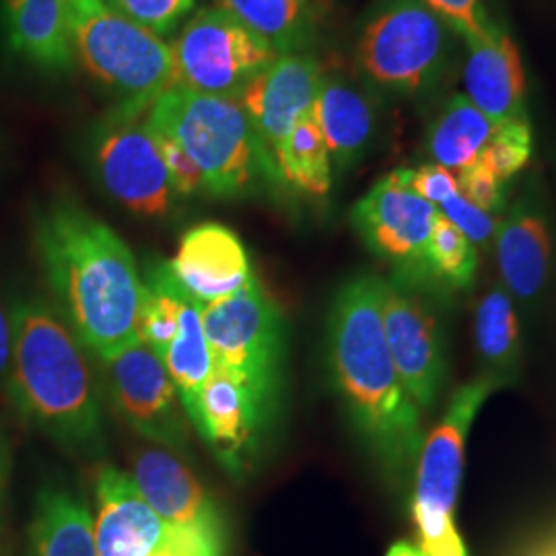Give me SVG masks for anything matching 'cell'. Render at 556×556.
<instances>
[{"instance_id": "obj_16", "label": "cell", "mask_w": 556, "mask_h": 556, "mask_svg": "<svg viewBox=\"0 0 556 556\" xmlns=\"http://www.w3.org/2000/svg\"><path fill=\"white\" fill-rule=\"evenodd\" d=\"M132 478L153 511L172 528L227 542L219 507L197 475L165 450H147L135 459Z\"/></svg>"}, {"instance_id": "obj_41", "label": "cell", "mask_w": 556, "mask_h": 556, "mask_svg": "<svg viewBox=\"0 0 556 556\" xmlns=\"http://www.w3.org/2000/svg\"><path fill=\"white\" fill-rule=\"evenodd\" d=\"M305 2H307V4H309V2H312V0H305Z\"/></svg>"}, {"instance_id": "obj_34", "label": "cell", "mask_w": 556, "mask_h": 556, "mask_svg": "<svg viewBox=\"0 0 556 556\" xmlns=\"http://www.w3.org/2000/svg\"><path fill=\"white\" fill-rule=\"evenodd\" d=\"M457 192L478 208L501 215L505 213V181L498 178L497 174L484 163L477 160L457 172Z\"/></svg>"}, {"instance_id": "obj_14", "label": "cell", "mask_w": 556, "mask_h": 556, "mask_svg": "<svg viewBox=\"0 0 556 556\" xmlns=\"http://www.w3.org/2000/svg\"><path fill=\"white\" fill-rule=\"evenodd\" d=\"M319 80L321 68L314 56L301 52L282 54L239 96L277 190H282L278 161L285 140L293 130L295 122L314 108Z\"/></svg>"}, {"instance_id": "obj_3", "label": "cell", "mask_w": 556, "mask_h": 556, "mask_svg": "<svg viewBox=\"0 0 556 556\" xmlns=\"http://www.w3.org/2000/svg\"><path fill=\"white\" fill-rule=\"evenodd\" d=\"M11 309V402L23 420L60 447L98 456L105 447V418L87 349L66 319L40 299H21Z\"/></svg>"}, {"instance_id": "obj_24", "label": "cell", "mask_w": 556, "mask_h": 556, "mask_svg": "<svg viewBox=\"0 0 556 556\" xmlns=\"http://www.w3.org/2000/svg\"><path fill=\"white\" fill-rule=\"evenodd\" d=\"M495 124L472 101L457 93L445 103L427 135V151L445 169H462L482 155L495 135Z\"/></svg>"}, {"instance_id": "obj_39", "label": "cell", "mask_w": 556, "mask_h": 556, "mask_svg": "<svg viewBox=\"0 0 556 556\" xmlns=\"http://www.w3.org/2000/svg\"><path fill=\"white\" fill-rule=\"evenodd\" d=\"M386 556H425V553L418 548L417 544H410V542H394L390 546V551L386 553Z\"/></svg>"}, {"instance_id": "obj_36", "label": "cell", "mask_w": 556, "mask_h": 556, "mask_svg": "<svg viewBox=\"0 0 556 556\" xmlns=\"http://www.w3.org/2000/svg\"><path fill=\"white\" fill-rule=\"evenodd\" d=\"M438 211L450 223H454L457 229L472 241L475 248L486 250L491 245V241L495 239L497 217L478 208L477 204L464 199L459 192L454 194L452 199L441 202Z\"/></svg>"}, {"instance_id": "obj_26", "label": "cell", "mask_w": 556, "mask_h": 556, "mask_svg": "<svg viewBox=\"0 0 556 556\" xmlns=\"http://www.w3.org/2000/svg\"><path fill=\"white\" fill-rule=\"evenodd\" d=\"M278 174L285 190H293L309 199H326L330 194L334 169L314 110L305 112L295 122L285 140Z\"/></svg>"}, {"instance_id": "obj_40", "label": "cell", "mask_w": 556, "mask_h": 556, "mask_svg": "<svg viewBox=\"0 0 556 556\" xmlns=\"http://www.w3.org/2000/svg\"><path fill=\"white\" fill-rule=\"evenodd\" d=\"M7 477H9V454H7V443L0 433V503L4 495V486H7Z\"/></svg>"}, {"instance_id": "obj_37", "label": "cell", "mask_w": 556, "mask_h": 556, "mask_svg": "<svg viewBox=\"0 0 556 556\" xmlns=\"http://www.w3.org/2000/svg\"><path fill=\"white\" fill-rule=\"evenodd\" d=\"M404 174H406L408 186L417 192L418 197L433 202L435 206L457 194L456 176L438 163H425L417 169L404 167Z\"/></svg>"}, {"instance_id": "obj_17", "label": "cell", "mask_w": 556, "mask_h": 556, "mask_svg": "<svg viewBox=\"0 0 556 556\" xmlns=\"http://www.w3.org/2000/svg\"><path fill=\"white\" fill-rule=\"evenodd\" d=\"M98 517L93 521L98 556H147L161 551L174 528L142 497L132 475L103 468L98 477Z\"/></svg>"}, {"instance_id": "obj_28", "label": "cell", "mask_w": 556, "mask_h": 556, "mask_svg": "<svg viewBox=\"0 0 556 556\" xmlns=\"http://www.w3.org/2000/svg\"><path fill=\"white\" fill-rule=\"evenodd\" d=\"M243 25L270 41L278 54H299L307 38L305 0H217Z\"/></svg>"}, {"instance_id": "obj_4", "label": "cell", "mask_w": 556, "mask_h": 556, "mask_svg": "<svg viewBox=\"0 0 556 556\" xmlns=\"http://www.w3.org/2000/svg\"><path fill=\"white\" fill-rule=\"evenodd\" d=\"M144 124L178 140L199 165L208 197L248 199L264 186L275 188L239 98L208 96L176 85L149 108Z\"/></svg>"}, {"instance_id": "obj_19", "label": "cell", "mask_w": 556, "mask_h": 556, "mask_svg": "<svg viewBox=\"0 0 556 556\" xmlns=\"http://www.w3.org/2000/svg\"><path fill=\"white\" fill-rule=\"evenodd\" d=\"M493 243L509 298L521 305H532L542 293L551 268V236L538 200H517L509 213L498 219Z\"/></svg>"}, {"instance_id": "obj_27", "label": "cell", "mask_w": 556, "mask_h": 556, "mask_svg": "<svg viewBox=\"0 0 556 556\" xmlns=\"http://www.w3.org/2000/svg\"><path fill=\"white\" fill-rule=\"evenodd\" d=\"M200 309H202L200 303L194 299L186 298L181 307L178 337L163 355L167 374L178 390L181 406L190 420L197 413L200 390L215 369L211 349L202 330Z\"/></svg>"}, {"instance_id": "obj_22", "label": "cell", "mask_w": 556, "mask_h": 556, "mask_svg": "<svg viewBox=\"0 0 556 556\" xmlns=\"http://www.w3.org/2000/svg\"><path fill=\"white\" fill-rule=\"evenodd\" d=\"M312 110L328 144L332 169L338 174L351 169L365 155L374 139V101L355 83L321 75Z\"/></svg>"}, {"instance_id": "obj_1", "label": "cell", "mask_w": 556, "mask_h": 556, "mask_svg": "<svg viewBox=\"0 0 556 556\" xmlns=\"http://www.w3.org/2000/svg\"><path fill=\"white\" fill-rule=\"evenodd\" d=\"M34 245L60 312L98 358L139 342L144 280L128 243L79 202L54 199L34 215Z\"/></svg>"}, {"instance_id": "obj_32", "label": "cell", "mask_w": 556, "mask_h": 556, "mask_svg": "<svg viewBox=\"0 0 556 556\" xmlns=\"http://www.w3.org/2000/svg\"><path fill=\"white\" fill-rule=\"evenodd\" d=\"M122 17L139 23L151 34L167 38L197 9V0H103Z\"/></svg>"}, {"instance_id": "obj_30", "label": "cell", "mask_w": 556, "mask_h": 556, "mask_svg": "<svg viewBox=\"0 0 556 556\" xmlns=\"http://www.w3.org/2000/svg\"><path fill=\"white\" fill-rule=\"evenodd\" d=\"M425 264L427 275L438 291H468L477 277L478 250L454 223L439 213L427 245Z\"/></svg>"}, {"instance_id": "obj_11", "label": "cell", "mask_w": 556, "mask_h": 556, "mask_svg": "<svg viewBox=\"0 0 556 556\" xmlns=\"http://www.w3.org/2000/svg\"><path fill=\"white\" fill-rule=\"evenodd\" d=\"M438 206L408 186L404 167L394 169L358 200L351 223L361 241L379 258L396 266L397 280L435 289L427 275V245L438 219Z\"/></svg>"}, {"instance_id": "obj_31", "label": "cell", "mask_w": 556, "mask_h": 556, "mask_svg": "<svg viewBox=\"0 0 556 556\" xmlns=\"http://www.w3.org/2000/svg\"><path fill=\"white\" fill-rule=\"evenodd\" d=\"M532 149L534 139L530 119H514L495 128L493 139L478 160L484 161L507 184L528 165Z\"/></svg>"}, {"instance_id": "obj_5", "label": "cell", "mask_w": 556, "mask_h": 556, "mask_svg": "<svg viewBox=\"0 0 556 556\" xmlns=\"http://www.w3.org/2000/svg\"><path fill=\"white\" fill-rule=\"evenodd\" d=\"M75 60L118 103L114 110L144 116L176 87L172 46L122 17L103 0H66Z\"/></svg>"}, {"instance_id": "obj_10", "label": "cell", "mask_w": 556, "mask_h": 556, "mask_svg": "<svg viewBox=\"0 0 556 556\" xmlns=\"http://www.w3.org/2000/svg\"><path fill=\"white\" fill-rule=\"evenodd\" d=\"M176 85L239 98L241 91L273 66L280 54L238 17L220 7H206L184 23L172 43Z\"/></svg>"}, {"instance_id": "obj_38", "label": "cell", "mask_w": 556, "mask_h": 556, "mask_svg": "<svg viewBox=\"0 0 556 556\" xmlns=\"http://www.w3.org/2000/svg\"><path fill=\"white\" fill-rule=\"evenodd\" d=\"M13 309L7 307L4 299L0 298V388H7L11 358H13Z\"/></svg>"}, {"instance_id": "obj_7", "label": "cell", "mask_w": 556, "mask_h": 556, "mask_svg": "<svg viewBox=\"0 0 556 556\" xmlns=\"http://www.w3.org/2000/svg\"><path fill=\"white\" fill-rule=\"evenodd\" d=\"M495 390L480 378L457 390L433 433L425 439L413 477V517L425 556H468L456 528V503L464 475V452L478 410Z\"/></svg>"}, {"instance_id": "obj_21", "label": "cell", "mask_w": 556, "mask_h": 556, "mask_svg": "<svg viewBox=\"0 0 556 556\" xmlns=\"http://www.w3.org/2000/svg\"><path fill=\"white\" fill-rule=\"evenodd\" d=\"M466 98L495 126L528 119L526 71L511 36L498 29L489 40L468 46L464 64Z\"/></svg>"}, {"instance_id": "obj_9", "label": "cell", "mask_w": 556, "mask_h": 556, "mask_svg": "<svg viewBox=\"0 0 556 556\" xmlns=\"http://www.w3.org/2000/svg\"><path fill=\"white\" fill-rule=\"evenodd\" d=\"M87 157L103 192L130 215L157 220L176 208L179 197L144 116L112 110L91 128Z\"/></svg>"}, {"instance_id": "obj_35", "label": "cell", "mask_w": 556, "mask_h": 556, "mask_svg": "<svg viewBox=\"0 0 556 556\" xmlns=\"http://www.w3.org/2000/svg\"><path fill=\"white\" fill-rule=\"evenodd\" d=\"M149 132L153 135V139L160 147L161 157L165 161L172 186L179 199L206 194V181H204L199 165L190 160V155L179 147L178 140L172 139L169 135L155 130V128H149Z\"/></svg>"}, {"instance_id": "obj_8", "label": "cell", "mask_w": 556, "mask_h": 556, "mask_svg": "<svg viewBox=\"0 0 556 556\" xmlns=\"http://www.w3.org/2000/svg\"><path fill=\"white\" fill-rule=\"evenodd\" d=\"M450 27L420 0H383L363 27V73L397 93L429 89L443 68Z\"/></svg>"}, {"instance_id": "obj_13", "label": "cell", "mask_w": 556, "mask_h": 556, "mask_svg": "<svg viewBox=\"0 0 556 556\" xmlns=\"http://www.w3.org/2000/svg\"><path fill=\"white\" fill-rule=\"evenodd\" d=\"M100 363L119 417L140 438L181 450L188 441L186 410L163 358L139 340Z\"/></svg>"}, {"instance_id": "obj_33", "label": "cell", "mask_w": 556, "mask_h": 556, "mask_svg": "<svg viewBox=\"0 0 556 556\" xmlns=\"http://www.w3.org/2000/svg\"><path fill=\"white\" fill-rule=\"evenodd\" d=\"M443 21L466 46L489 40L498 31L489 20L482 0H420Z\"/></svg>"}, {"instance_id": "obj_18", "label": "cell", "mask_w": 556, "mask_h": 556, "mask_svg": "<svg viewBox=\"0 0 556 556\" xmlns=\"http://www.w3.org/2000/svg\"><path fill=\"white\" fill-rule=\"evenodd\" d=\"M192 425L208 443L220 466L233 477L245 472L258 438L268 427L254 400L220 369H213L204 381Z\"/></svg>"}, {"instance_id": "obj_23", "label": "cell", "mask_w": 556, "mask_h": 556, "mask_svg": "<svg viewBox=\"0 0 556 556\" xmlns=\"http://www.w3.org/2000/svg\"><path fill=\"white\" fill-rule=\"evenodd\" d=\"M29 556H98L87 503L71 489L43 486L29 523Z\"/></svg>"}, {"instance_id": "obj_25", "label": "cell", "mask_w": 556, "mask_h": 556, "mask_svg": "<svg viewBox=\"0 0 556 556\" xmlns=\"http://www.w3.org/2000/svg\"><path fill=\"white\" fill-rule=\"evenodd\" d=\"M475 338L484 378L498 388L511 383L519 363V324L514 299L503 289L489 291L478 303Z\"/></svg>"}, {"instance_id": "obj_2", "label": "cell", "mask_w": 556, "mask_h": 556, "mask_svg": "<svg viewBox=\"0 0 556 556\" xmlns=\"http://www.w3.org/2000/svg\"><path fill=\"white\" fill-rule=\"evenodd\" d=\"M374 275L346 280L328 314L330 376L363 447L390 482H413L425 443L420 410L397 376L381 321Z\"/></svg>"}, {"instance_id": "obj_20", "label": "cell", "mask_w": 556, "mask_h": 556, "mask_svg": "<svg viewBox=\"0 0 556 556\" xmlns=\"http://www.w3.org/2000/svg\"><path fill=\"white\" fill-rule=\"evenodd\" d=\"M0 27L9 50L48 75L77 64L66 0H0Z\"/></svg>"}, {"instance_id": "obj_15", "label": "cell", "mask_w": 556, "mask_h": 556, "mask_svg": "<svg viewBox=\"0 0 556 556\" xmlns=\"http://www.w3.org/2000/svg\"><path fill=\"white\" fill-rule=\"evenodd\" d=\"M174 282L200 305L238 293L254 277L243 241L220 223H202L184 233L178 252L165 260Z\"/></svg>"}, {"instance_id": "obj_6", "label": "cell", "mask_w": 556, "mask_h": 556, "mask_svg": "<svg viewBox=\"0 0 556 556\" xmlns=\"http://www.w3.org/2000/svg\"><path fill=\"white\" fill-rule=\"evenodd\" d=\"M202 330L215 369L248 392L270 425L285 383L287 324L258 278L229 298L202 305Z\"/></svg>"}, {"instance_id": "obj_12", "label": "cell", "mask_w": 556, "mask_h": 556, "mask_svg": "<svg viewBox=\"0 0 556 556\" xmlns=\"http://www.w3.org/2000/svg\"><path fill=\"white\" fill-rule=\"evenodd\" d=\"M381 321L397 376L418 410L435 404L445 371V344L425 289L397 278L381 285Z\"/></svg>"}, {"instance_id": "obj_29", "label": "cell", "mask_w": 556, "mask_h": 556, "mask_svg": "<svg viewBox=\"0 0 556 556\" xmlns=\"http://www.w3.org/2000/svg\"><path fill=\"white\" fill-rule=\"evenodd\" d=\"M186 293L169 277L165 262L153 264L144 278V299L140 307L139 340L161 358L179 332Z\"/></svg>"}]
</instances>
